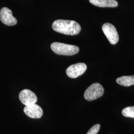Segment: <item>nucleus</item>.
Returning a JSON list of instances; mask_svg holds the SVG:
<instances>
[{
    "mask_svg": "<svg viewBox=\"0 0 134 134\" xmlns=\"http://www.w3.org/2000/svg\"><path fill=\"white\" fill-rule=\"evenodd\" d=\"M53 30L57 32L69 35L79 34L81 30L80 25L74 20L57 19L53 22Z\"/></svg>",
    "mask_w": 134,
    "mask_h": 134,
    "instance_id": "f257e3e1",
    "label": "nucleus"
},
{
    "mask_svg": "<svg viewBox=\"0 0 134 134\" xmlns=\"http://www.w3.org/2000/svg\"><path fill=\"white\" fill-rule=\"evenodd\" d=\"M51 48L54 53L60 55L72 56L79 51V48L77 46L57 42L51 44Z\"/></svg>",
    "mask_w": 134,
    "mask_h": 134,
    "instance_id": "f03ea898",
    "label": "nucleus"
},
{
    "mask_svg": "<svg viewBox=\"0 0 134 134\" xmlns=\"http://www.w3.org/2000/svg\"><path fill=\"white\" fill-rule=\"evenodd\" d=\"M103 93L104 89L100 84L94 83L86 89L84 93V97L86 100H94L102 96Z\"/></svg>",
    "mask_w": 134,
    "mask_h": 134,
    "instance_id": "7ed1b4c3",
    "label": "nucleus"
},
{
    "mask_svg": "<svg viewBox=\"0 0 134 134\" xmlns=\"http://www.w3.org/2000/svg\"><path fill=\"white\" fill-rule=\"evenodd\" d=\"M102 29L104 34L111 44L114 45L119 40V35L115 26L110 23H105L102 25Z\"/></svg>",
    "mask_w": 134,
    "mask_h": 134,
    "instance_id": "20e7f679",
    "label": "nucleus"
},
{
    "mask_svg": "<svg viewBox=\"0 0 134 134\" xmlns=\"http://www.w3.org/2000/svg\"><path fill=\"white\" fill-rule=\"evenodd\" d=\"M86 64L83 63H79L73 64L67 68L66 74L71 78H77L82 75L86 71Z\"/></svg>",
    "mask_w": 134,
    "mask_h": 134,
    "instance_id": "39448f33",
    "label": "nucleus"
},
{
    "mask_svg": "<svg viewBox=\"0 0 134 134\" xmlns=\"http://www.w3.org/2000/svg\"><path fill=\"white\" fill-rule=\"evenodd\" d=\"M0 19L4 24L8 26H14L18 23L17 19L13 16L12 10L7 7H4L1 10Z\"/></svg>",
    "mask_w": 134,
    "mask_h": 134,
    "instance_id": "423d86ee",
    "label": "nucleus"
},
{
    "mask_svg": "<svg viewBox=\"0 0 134 134\" xmlns=\"http://www.w3.org/2000/svg\"><path fill=\"white\" fill-rule=\"evenodd\" d=\"M19 99L24 105L35 104L37 100V96L32 91L29 90H24L19 93Z\"/></svg>",
    "mask_w": 134,
    "mask_h": 134,
    "instance_id": "0eeeda50",
    "label": "nucleus"
},
{
    "mask_svg": "<svg viewBox=\"0 0 134 134\" xmlns=\"http://www.w3.org/2000/svg\"><path fill=\"white\" fill-rule=\"evenodd\" d=\"M24 111L26 115L33 119L40 118L43 115L42 108L35 103L25 106Z\"/></svg>",
    "mask_w": 134,
    "mask_h": 134,
    "instance_id": "6e6552de",
    "label": "nucleus"
},
{
    "mask_svg": "<svg viewBox=\"0 0 134 134\" xmlns=\"http://www.w3.org/2000/svg\"><path fill=\"white\" fill-rule=\"evenodd\" d=\"M89 1L91 4L101 8H115L118 5V3L115 0H89Z\"/></svg>",
    "mask_w": 134,
    "mask_h": 134,
    "instance_id": "1a4fd4ad",
    "label": "nucleus"
},
{
    "mask_svg": "<svg viewBox=\"0 0 134 134\" xmlns=\"http://www.w3.org/2000/svg\"><path fill=\"white\" fill-rule=\"evenodd\" d=\"M116 82L121 86H130L134 85V75L122 76L117 79Z\"/></svg>",
    "mask_w": 134,
    "mask_h": 134,
    "instance_id": "9d476101",
    "label": "nucleus"
},
{
    "mask_svg": "<svg viewBox=\"0 0 134 134\" xmlns=\"http://www.w3.org/2000/svg\"><path fill=\"white\" fill-rule=\"evenodd\" d=\"M122 114L125 117L134 118V106H130L123 109Z\"/></svg>",
    "mask_w": 134,
    "mask_h": 134,
    "instance_id": "9b49d317",
    "label": "nucleus"
},
{
    "mask_svg": "<svg viewBox=\"0 0 134 134\" xmlns=\"http://www.w3.org/2000/svg\"><path fill=\"white\" fill-rule=\"evenodd\" d=\"M100 128V125L99 124H96L92 126L86 134H97L99 132Z\"/></svg>",
    "mask_w": 134,
    "mask_h": 134,
    "instance_id": "f8f14e48",
    "label": "nucleus"
}]
</instances>
